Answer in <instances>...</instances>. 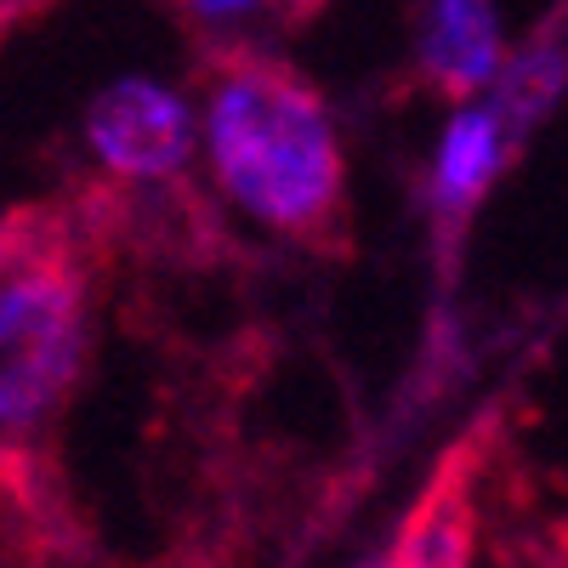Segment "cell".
<instances>
[{"mask_svg": "<svg viewBox=\"0 0 568 568\" xmlns=\"http://www.w3.org/2000/svg\"><path fill=\"white\" fill-rule=\"evenodd\" d=\"M205 136L233 205L302 245H342L347 171L318 91L278 58L227 52L211 80Z\"/></svg>", "mask_w": 568, "mask_h": 568, "instance_id": "cell-1", "label": "cell"}, {"mask_svg": "<svg viewBox=\"0 0 568 568\" xmlns=\"http://www.w3.org/2000/svg\"><path fill=\"white\" fill-rule=\"evenodd\" d=\"M91 342L80 233L29 205L0 222V471L29 460L63 415Z\"/></svg>", "mask_w": 568, "mask_h": 568, "instance_id": "cell-2", "label": "cell"}, {"mask_svg": "<svg viewBox=\"0 0 568 568\" xmlns=\"http://www.w3.org/2000/svg\"><path fill=\"white\" fill-rule=\"evenodd\" d=\"M85 136L120 176H176L187 165V103L160 80H120L91 103Z\"/></svg>", "mask_w": 568, "mask_h": 568, "instance_id": "cell-3", "label": "cell"}, {"mask_svg": "<svg viewBox=\"0 0 568 568\" xmlns=\"http://www.w3.org/2000/svg\"><path fill=\"white\" fill-rule=\"evenodd\" d=\"M500 69L495 0H433L420 29V74L449 98L489 85Z\"/></svg>", "mask_w": 568, "mask_h": 568, "instance_id": "cell-4", "label": "cell"}, {"mask_svg": "<svg viewBox=\"0 0 568 568\" xmlns=\"http://www.w3.org/2000/svg\"><path fill=\"white\" fill-rule=\"evenodd\" d=\"M506 142H511V125L495 103H471L449 120L438 171H433V205H438L444 233H460L466 211L484 200V187L495 182V171L506 160Z\"/></svg>", "mask_w": 568, "mask_h": 568, "instance_id": "cell-5", "label": "cell"}, {"mask_svg": "<svg viewBox=\"0 0 568 568\" xmlns=\"http://www.w3.org/2000/svg\"><path fill=\"white\" fill-rule=\"evenodd\" d=\"M471 460H449L433 489L420 495L415 517L404 524V540L393 551L398 568H466L471 562Z\"/></svg>", "mask_w": 568, "mask_h": 568, "instance_id": "cell-6", "label": "cell"}, {"mask_svg": "<svg viewBox=\"0 0 568 568\" xmlns=\"http://www.w3.org/2000/svg\"><path fill=\"white\" fill-rule=\"evenodd\" d=\"M200 18H240V12H251L256 0H187Z\"/></svg>", "mask_w": 568, "mask_h": 568, "instance_id": "cell-7", "label": "cell"}, {"mask_svg": "<svg viewBox=\"0 0 568 568\" xmlns=\"http://www.w3.org/2000/svg\"><path fill=\"white\" fill-rule=\"evenodd\" d=\"M278 7H284V12H291V18H313V12L324 7V0H278Z\"/></svg>", "mask_w": 568, "mask_h": 568, "instance_id": "cell-8", "label": "cell"}, {"mask_svg": "<svg viewBox=\"0 0 568 568\" xmlns=\"http://www.w3.org/2000/svg\"><path fill=\"white\" fill-rule=\"evenodd\" d=\"M375 568H398V562H393V557H387V562H375Z\"/></svg>", "mask_w": 568, "mask_h": 568, "instance_id": "cell-9", "label": "cell"}]
</instances>
